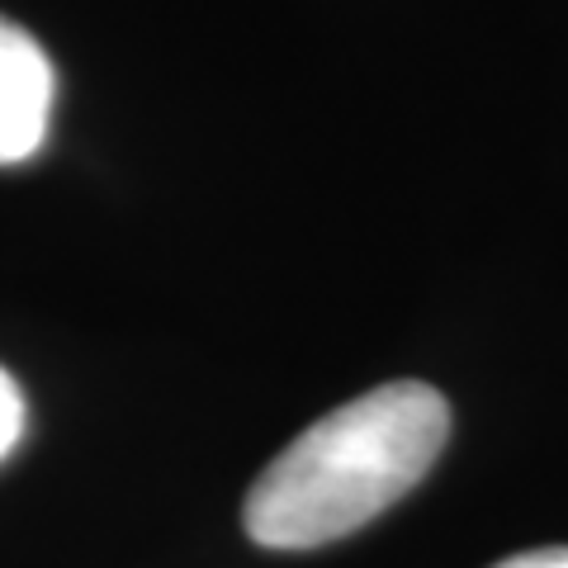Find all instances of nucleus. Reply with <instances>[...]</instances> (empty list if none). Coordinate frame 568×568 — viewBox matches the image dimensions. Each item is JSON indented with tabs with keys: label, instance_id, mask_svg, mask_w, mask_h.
<instances>
[{
	"label": "nucleus",
	"instance_id": "obj_1",
	"mask_svg": "<svg viewBox=\"0 0 568 568\" xmlns=\"http://www.w3.org/2000/svg\"><path fill=\"white\" fill-rule=\"evenodd\" d=\"M450 436L432 384L398 379L332 407L294 436L246 493L242 526L261 549H317L413 493Z\"/></svg>",
	"mask_w": 568,
	"mask_h": 568
},
{
	"label": "nucleus",
	"instance_id": "obj_2",
	"mask_svg": "<svg viewBox=\"0 0 568 568\" xmlns=\"http://www.w3.org/2000/svg\"><path fill=\"white\" fill-rule=\"evenodd\" d=\"M52 110V62L29 33L0 14V166L43 148Z\"/></svg>",
	"mask_w": 568,
	"mask_h": 568
},
{
	"label": "nucleus",
	"instance_id": "obj_3",
	"mask_svg": "<svg viewBox=\"0 0 568 568\" xmlns=\"http://www.w3.org/2000/svg\"><path fill=\"white\" fill-rule=\"evenodd\" d=\"M20 436H24V398L14 388V379L0 369V459L20 446Z\"/></svg>",
	"mask_w": 568,
	"mask_h": 568
},
{
	"label": "nucleus",
	"instance_id": "obj_4",
	"mask_svg": "<svg viewBox=\"0 0 568 568\" xmlns=\"http://www.w3.org/2000/svg\"><path fill=\"white\" fill-rule=\"evenodd\" d=\"M497 568H568V545H555V549H526V555H511Z\"/></svg>",
	"mask_w": 568,
	"mask_h": 568
}]
</instances>
